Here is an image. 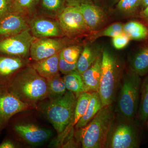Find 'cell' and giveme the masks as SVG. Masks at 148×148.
Returning a JSON list of instances; mask_svg holds the SVG:
<instances>
[{
  "label": "cell",
  "mask_w": 148,
  "mask_h": 148,
  "mask_svg": "<svg viewBox=\"0 0 148 148\" xmlns=\"http://www.w3.org/2000/svg\"><path fill=\"white\" fill-rule=\"evenodd\" d=\"M129 71L123 74L117 92L114 108L116 117L133 120L137 119L140 102L142 79Z\"/></svg>",
  "instance_id": "6da1fadb"
},
{
  "label": "cell",
  "mask_w": 148,
  "mask_h": 148,
  "mask_svg": "<svg viewBox=\"0 0 148 148\" xmlns=\"http://www.w3.org/2000/svg\"><path fill=\"white\" fill-rule=\"evenodd\" d=\"M112 105L104 106L89 123L79 130L83 148H104L111 126L115 119Z\"/></svg>",
  "instance_id": "7a4b0ae2"
},
{
  "label": "cell",
  "mask_w": 148,
  "mask_h": 148,
  "mask_svg": "<svg viewBox=\"0 0 148 148\" xmlns=\"http://www.w3.org/2000/svg\"><path fill=\"white\" fill-rule=\"evenodd\" d=\"M123 68L116 57L109 51L102 50L101 81L98 92L103 107L112 105L123 75Z\"/></svg>",
  "instance_id": "3957f363"
},
{
  "label": "cell",
  "mask_w": 148,
  "mask_h": 148,
  "mask_svg": "<svg viewBox=\"0 0 148 148\" xmlns=\"http://www.w3.org/2000/svg\"><path fill=\"white\" fill-rule=\"evenodd\" d=\"M8 88L20 99L23 97L32 102L42 100L48 94L47 81L33 67L27 68L15 75Z\"/></svg>",
  "instance_id": "277c9868"
},
{
  "label": "cell",
  "mask_w": 148,
  "mask_h": 148,
  "mask_svg": "<svg viewBox=\"0 0 148 148\" xmlns=\"http://www.w3.org/2000/svg\"><path fill=\"white\" fill-rule=\"evenodd\" d=\"M116 117L109 131L106 148H138L141 143V132L136 121Z\"/></svg>",
  "instance_id": "5b68a950"
},
{
  "label": "cell",
  "mask_w": 148,
  "mask_h": 148,
  "mask_svg": "<svg viewBox=\"0 0 148 148\" xmlns=\"http://www.w3.org/2000/svg\"><path fill=\"white\" fill-rule=\"evenodd\" d=\"M77 99L75 93L68 90L64 95L51 100L48 104L47 116L58 134L72 123Z\"/></svg>",
  "instance_id": "8992f818"
},
{
  "label": "cell",
  "mask_w": 148,
  "mask_h": 148,
  "mask_svg": "<svg viewBox=\"0 0 148 148\" xmlns=\"http://www.w3.org/2000/svg\"><path fill=\"white\" fill-rule=\"evenodd\" d=\"M64 36L72 39L87 37L91 33L79 7L67 6L58 17Z\"/></svg>",
  "instance_id": "52a82bcc"
},
{
  "label": "cell",
  "mask_w": 148,
  "mask_h": 148,
  "mask_svg": "<svg viewBox=\"0 0 148 148\" xmlns=\"http://www.w3.org/2000/svg\"><path fill=\"white\" fill-rule=\"evenodd\" d=\"M76 40L66 37L36 38L31 46L30 55L33 60L39 61L60 53L64 48L76 44Z\"/></svg>",
  "instance_id": "ba28073f"
},
{
  "label": "cell",
  "mask_w": 148,
  "mask_h": 148,
  "mask_svg": "<svg viewBox=\"0 0 148 148\" xmlns=\"http://www.w3.org/2000/svg\"><path fill=\"white\" fill-rule=\"evenodd\" d=\"M36 38L29 28L16 35L0 38V53L19 57L26 56Z\"/></svg>",
  "instance_id": "9c48e42d"
},
{
  "label": "cell",
  "mask_w": 148,
  "mask_h": 148,
  "mask_svg": "<svg viewBox=\"0 0 148 148\" xmlns=\"http://www.w3.org/2000/svg\"><path fill=\"white\" fill-rule=\"evenodd\" d=\"M28 108V104L11 92L8 87H0V127L1 129L8 124L12 117Z\"/></svg>",
  "instance_id": "30bf717a"
},
{
  "label": "cell",
  "mask_w": 148,
  "mask_h": 148,
  "mask_svg": "<svg viewBox=\"0 0 148 148\" xmlns=\"http://www.w3.org/2000/svg\"><path fill=\"white\" fill-rule=\"evenodd\" d=\"M29 27L32 35L37 38L65 37L58 21L37 17L30 21Z\"/></svg>",
  "instance_id": "8fae6325"
},
{
  "label": "cell",
  "mask_w": 148,
  "mask_h": 148,
  "mask_svg": "<svg viewBox=\"0 0 148 148\" xmlns=\"http://www.w3.org/2000/svg\"><path fill=\"white\" fill-rule=\"evenodd\" d=\"M29 28L26 16L11 12L0 19V38L16 35Z\"/></svg>",
  "instance_id": "7c38bea8"
},
{
  "label": "cell",
  "mask_w": 148,
  "mask_h": 148,
  "mask_svg": "<svg viewBox=\"0 0 148 148\" xmlns=\"http://www.w3.org/2000/svg\"><path fill=\"white\" fill-rule=\"evenodd\" d=\"M12 129L18 135L32 145H40L47 141L52 136L49 130L34 124H15Z\"/></svg>",
  "instance_id": "4fadbf2b"
},
{
  "label": "cell",
  "mask_w": 148,
  "mask_h": 148,
  "mask_svg": "<svg viewBox=\"0 0 148 148\" xmlns=\"http://www.w3.org/2000/svg\"><path fill=\"white\" fill-rule=\"evenodd\" d=\"M79 8L91 32L103 29L108 23V16L99 5L95 4H85Z\"/></svg>",
  "instance_id": "5bb4252c"
},
{
  "label": "cell",
  "mask_w": 148,
  "mask_h": 148,
  "mask_svg": "<svg viewBox=\"0 0 148 148\" xmlns=\"http://www.w3.org/2000/svg\"><path fill=\"white\" fill-rule=\"evenodd\" d=\"M24 64L19 57L0 55V87H8L13 75Z\"/></svg>",
  "instance_id": "9a60e30c"
},
{
  "label": "cell",
  "mask_w": 148,
  "mask_h": 148,
  "mask_svg": "<svg viewBox=\"0 0 148 148\" xmlns=\"http://www.w3.org/2000/svg\"><path fill=\"white\" fill-rule=\"evenodd\" d=\"M102 53L91 66L82 74L87 91H98L101 75Z\"/></svg>",
  "instance_id": "2e32d148"
},
{
  "label": "cell",
  "mask_w": 148,
  "mask_h": 148,
  "mask_svg": "<svg viewBox=\"0 0 148 148\" xmlns=\"http://www.w3.org/2000/svg\"><path fill=\"white\" fill-rule=\"evenodd\" d=\"M92 44L88 42L84 44L77 61V70L80 74H82L88 69L102 53L100 47Z\"/></svg>",
  "instance_id": "e0dca14e"
},
{
  "label": "cell",
  "mask_w": 148,
  "mask_h": 148,
  "mask_svg": "<svg viewBox=\"0 0 148 148\" xmlns=\"http://www.w3.org/2000/svg\"><path fill=\"white\" fill-rule=\"evenodd\" d=\"M59 53L48 58L36 61L33 67L41 76L45 79L59 74Z\"/></svg>",
  "instance_id": "ac0fdd59"
},
{
  "label": "cell",
  "mask_w": 148,
  "mask_h": 148,
  "mask_svg": "<svg viewBox=\"0 0 148 148\" xmlns=\"http://www.w3.org/2000/svg\"><path fill=\"white\" fill-rule=\"evenodd\" d=\"M123 32L131 40L148 42V24L141 19L129 21L124 24Z\"/></svg>",
  "instance_id": "d6986e66"
},
{
  "label": "cell",
  "mask_w": 148,
  "mask_h": 148,
  "mask_svg": "<svg viewBox=\"0 0 148 148\" xmlns=\"http://www.w3.org/2000/svg\"><path fill=\"white\" fill-rule=\"evenodd\" d=\"M130 67V71L140 77L148 73V42L133 56Z\"/></svg>",
  "instance_id": "ffe728a7"
},
{
  "label": "cell",
  "mask_w": 148,
  "mask_h": 148,
  "mask_svg": "<svg viewBox=\"0 0 148 148\" xmlns=\"http://www.w3.org/2000/svg\"><path fill=\"white\" fill-rule=\"evenodd\" d=\"M103 107L101 97L98 91L92 92V95L87 110L84 115L76 124V128L78 130L84 127Z\"/></svg>",
  "instance_id": "44dd1931"
},
{
  "label": "cell",
  "mask_w": 148,
  "mask_h": 148,
  "mask_svg": "<svg viewBox=\"0 0 148 148\" xmlns=\"http://www.w3.org/2000/svg\"><path fill=\"white\" fill-rule=\"evenodd\" d=\"M63 79L67 90L73 92L77 97L80 93L87 92L82 75L77 70L65 75Z\"/></svg>",
  "instance_id": "7402d4cb"
},
{
  "label": "cell",
  "mask_w": 148,
  "mask_h": 148,
  "mask_svg": "<svg viewBox=\"0 0 148 148\" xmlns=\"http://www.w3.org/2000/svg\"><path fill=\"white\" fill-rule=\"evenodd\" d=\"M141 83L140 104L137 119L142 123L148 120V73Z\"/></svg>",
  "instance_id": "603a6c76"
},
{
  "label": "cell",
  "mask_w": 148,
  "mask_h": 148,
  "mask_svg": "<svg viewBox=\"0 0 148 148\" xmlns=\"http://www.w3.org/2000/svg\"><path fill=\"white\" fill-rule=\"evenodd\" d=\"M124 24L120 22H116L107 27L97 31L91 32L86 38L88 42L93 43L97 39L103 37H113L120 34L123 32Z\"/></svg>",
  "instance_id": "cb8c5ba5"
},
{
  "label": "cell",
  "mask_w": 148,
  "mask_h": 148,
  "mask_svg": "<svg viewBox=\"0 0 148 148\" xmlns=\"http://www.w3.org/2000/svg\"><path fill=\"white\" fill-rule=\"evenodd\" d=\"M46 79L47 81L48 88V96L51 100L61 97L67 91L64 79L60 74Z\"/></svg>",
  "instance_id": "d4e9b609"
},
{
  "label": "cell",
  "mask_w": 148,
  "mask_h": 148,
  "mask_svg": "<svg viewBox=\"0 0 148 148\" xmlns=\"http://www.w3.org/2000/svg\"><path fill=\"white\" fill-rule=\"evenodd\" d=\"M39 3L43 13L57 18L67 6L65 0H40Z\"/></svg>",
  "instance_id": "484cf974"
},
{
  "label": "cell",
  "mask_w": 148,
  "mask_h": 148,
  "mask_svg": "<svg viewBox=\"0 0 148 148\" xmlns=\"http://www.w3.org/2000/svg\"><path fill=\"white\" fill-rule=\"evenodd\" d=\"M116 8L119 12L126 16L139 17L141 11L140 0H119Z\"/></svg>",
  "instance_id": "4316f807"
},
{
  "label": "cell",
  "mask_w": 148,
  "mask_h": 148,
  "mask_svg": "<svg viewBox=\"0 0 148 148\" xmlns=\"http://www.w3.org/2000/svg\"><path fill=\"white\" fill-rule=\"evenodd\" d=\"M91 95L92 92L87 91L80 93L78 96L73 119L72 123V126L75 125L77 123L85 114Z\"/></svg>",
  "instance_id": "83f0119b"
},
{
  "label": "cell",
  "mask_w": 148,
  "mask_h": 148,
  "mask_svg": "<svg viewBox=\"0 0 148 148\" xmlns=\"http://www.w3.org/2000/svg\"><path fill=\"white\" fill-rule=\"evenodd\" d=\"M40 0H12V12H18L24 16L34 11Z\"/></svg>",
  "instance_id": "f1b7e54d"
},
{
  "label": "cell",
  "mask_w": 148,
  "mask_h": 148,
  "mask_svg": "<svg viewBox=\"0 0 148 148\" xmlns=\"http://www.w3.org/2000/svg\"><path fill=\"white\" fill-rule=\"evenodd\" d=\"M83 48V46L82 45L74 44L64 48L60 54L68 62L77 63Z\"/></svg>",
  "instance_id": "f546056e"
},
{
  "label": "cell",
  "mask_w": 148,
  "mask_h": 148,
  "mask_svg": "<svg viewBox=\"0 0 148 148\" xmlns=\"http://www.w3.org/2000/svg\"><path fill=\"white\" fill-rule=\"evenodd\" d=\"M77 63H70L66 61L59 53L58 68L59 72L64 75L77 70Z\"/></svg>",
  "instance_id": "4dcf8cb0"
},
{
  "label": "cell",
  "mask_w": 148,
  "mask_h": 148,
  "mask_svg": "<svg viewBox=\"0 0 148 148\" xmlns=\"http://www.w3.org/2000/svg\"><path fill=\"white\" fill-rule=\"evenodd\" d=\"M130 40L129 37L123 32L120 34L113 37L112 42L115 48L121 49L125 47Z\"/></svg>",
  "instance_id": "1f68e13d"
},
{
  "label": "cell",
  "mask_w": 148,
  "mask_h": 148,
  "mask_svg": "<svg viewBox=\"0 0 148 148\" xmlns=\"http://www.w3.org/2000/svg\"><path fill=\"white\" fill-rule=\"evenodd\" d=\"M12 0H0V19L12 12Z\"/></svg>",
  "instance_id": "d6a6232c"
},
{
  "label": "cell",
  "mask_w": 148,
  "mask_h": 148,
  "mask_svg": "<svg viewBox=\"0 0 148 148\" xmlns=\"http://www.w3.org/2000/svg\"><path fill=\"white\" fill-rule=\"evenodd\" d=\"M66 6L79 7L85 4H95L92 0H65Z\"/></svg>",
  "instance_id": "836d02e7"
},
{
  "label": "cell",
  "mask_w": 148,
  "mask_h": 148,
  "mask_svg": "<svg viewBox=\"0 0 148 148\" xmlns=\"http://www.w3.org/2000/svg\"><path fill=\"white\" fill-rule=\"evenodd\" d=\"M16 147L15 144L10 140H5L0 144V148H14Z\"/></svg>",
  "instance_id": "e575fe53"
},
{
  "label": "cell",
  "mask_w": 148,
  "mask_h": 148,
  "mask_svg": "<svg viewBox=\"0 0 148 148\" xmlns=\"http://www.w3.org/2000/svg\"><path fill=\"white\" fill-rule=\"evenodd\" d=\"M139 18L148 24V6L140 12Z\"/></svg>",
  "instance_id": "d590c367"
},
{
  "label": "cell",
  "mask_w": 148,
  "mask_h": 148,
  "mask_svg": "<svg viewBox=\"0 0 148 148\" xmlns=\"http://www.w3.org/2000/svg\"><path fill=\"white\" fill-rule=\"evenodd\" d=\"M141 11L145 9L148 6V0H140Z\"/></svg>",
  "instance_id": "8d00e7d4"
},
{
  "label": "cell",
  "mask_w": 148,
  "mask_h": 148,
  "mask_svg": "<svg viewBox=\"0 0 148 148\" xmlns=\"http://www.w3.org/2000/svg\"><path fill=\"white\" fill-rule=\"evenodd\" d=\"M92 1L95 4L98 3L99 1V0H92Z\"/></svg>",
  "instance_id": "74e56055"
},
{
  "label": "cell",
  "mask_w": 148,
  "mask_h": 148,
  "mask_svg": "<svg viewBox=\"0 0 148 148\" xmlns=\"http://www.w3.org/2000/svg\"><path fill=\"white\" fill-rule=\"evenodd\" d=\"M119 1V0H112L113 1L114 3H117Z\"/></svg>",
  "instance_id": "f35d334b"
},
{
  "label": "cell",
  "mask_w": 148,
  "mask_h": 148,
  "mask_svg": "<svg viewBox=\"0 0 148 148\" xmlns=\"http://www.w3.org/2000/svg\"><path fill=\"white\" fill-rule=\"evenodd\" d=\"M0 129H1V127H0Z\"/></svg>",
  "instance_id": "ab89813d"
},
{
  "label": "cell",
  "mask_w": 148,
  "mask_h": 148,
  "mask_svg": "<svg viewBox=\"0 0 148 148\" xmlns=\"http://www.w3.org/2000/svg\"></svg>",
  "instance_id": "60d3db41"
}]
</instances>
